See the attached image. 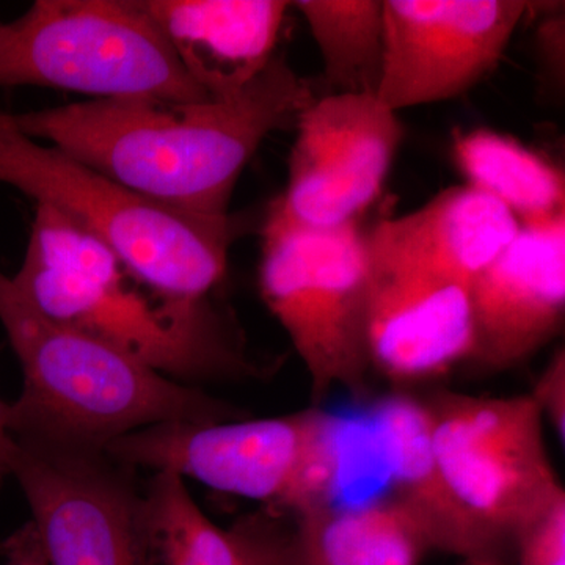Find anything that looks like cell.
I'll use <instances>...</instances> for the list:
<instances>
[{
	"mask_svg": "<svg viewBox=\"0 0 565 565\" xmlns=\"http://www.w3.org/2000/svg\"><path fill=\"white\" fill-rule=\"evenodd\" d=\"M367 426L388 475L390 493L422 522L434 550L462 561L503 565L446 481L434 451L427 404L393 394L373 405Z\"/></svg>",
	"mask_w": 565,
	"mask_h": 565,
	"instance_id": "obj_15",
	"label": "cell"
},
{
	"mask_svg": "<svg viewBox=\"0 0 565 565\" xmlns=\"http://www.w3.org/2000/svg\"><path fill=\"white\" fill-rule=\"evenodd\" d=\"M426 404L446 481L508 564L523 526L564 490L546 449L544 416L531 394H444Z\"/></svg>",
	"mask_w": 565,
	"mask_h": 565,
	"instance_id": "obj_8",
	"label": "cell"
},
{
	"mask_svg": "<svg viewBox=\"0 0 565 565\" xmlns=\"http://www.w3.org/2000/svg\"><path fill=\"white\" fill-rule=\"evenodd\" d=\"M531 397L542 416L548 419L553 429L565 438V352L564 348L553 353L552 360L546 364L544 373L537 379Z\"/></svg>",
	"mask_w": 565,
	"mask_h": 565,
	"instance_id": "obj_23",
	"label": "cell"
},
{
	"mask_svg": "<svg viewBox=\"0 0 565 565\" xmlns=\"http://www.w3.org/2000/svg\"><path fill=\"white\" fill-rule=\"evenodd\" d=\"M316 98L313 84L277 52L258 77L228 98L92 99L9 117L25 136L152 202L218 221L232 215L234 189L263 141L296 129Z\"/></svg>",
	"mask_w": 565,
	"mask_h": 565,
	"instance_id": "obj_1",
	"label": "cell"
},
{
	"mask_svg": "<svg viewBox=\"0 0 565 565\" xmlns=\"http://www.w3.org/2000/svg\"><path fill=\"white\" fill-rule=\"evenodd\" d=\"M9 468L47 565H159L136 468L104 449L17 435Z\"/></svg>",
	"mask_w": 565,
	"mask_h": 565,
	"instance_id": "obj_9",
	"label": "cell"
},
{
	"mask_svg": "<svg viewBox=\"0 0 565 565\" xmlns=\"http://www.w3.org/2000/svg\"><path fill=\"white\" fill-rule=\"evenodd\" d=\"M0 323L24 377L20 399L9 404L10 433L17 437L104 449L156 424L248 416L47 318L2 270Z\"/></svg>",
	"mask_w": 565,
	"mask_h": 565,
	"instance_id": "obj_3",
	"label": "cell"
},
{
	"mask_svg": "<svg viewBox=\"0 0 565 565\" xmlns=\"http://www.w3.org/2000/svg\"><path fill=\"white\" fill-rule=\"evenodd\" d=\"M359 429L343 415L307 408L277 418L156 424L104 451L136 470L172 471L299 515L334 501Z\"/></svg>",
	"mask_w": 565,
	"mask_h": 565,
	"instance_id": "obj_5",
	"label": "cell"
},
{
	"mask_svg": "<svg viewBox=\"0 0 565 565\" xmlns=\"http://www.w3.org/2000/svg\"><path fill=\"white\" fill-rule=\"evenodd\" d=\"M471 351L467 362L503 371L525 362L563 332L565 215L520 226L470 285Z\"/></svg>",
	"mask_w": 565,
	"mask_h": 565,
	"instance_id": "obj_13",
	"label": "cell"
},
{
	"mask_svg": "<svg viewBox=\"0 0 565 565\" xmlns=\"http://www.w3.org/2000/svg\"><path fill=\"white\" fill-rule=\"evenodd\" d=\"M13 435L9 426V403L0 399V484L3 479L10 476L9 457Z\"/></svg>",
	"mask_w": 565,
	"mask_h": 565,
	"instance_id": "obj_25",
	"label": "cell"
},
{
	"mask_svg": "<svg viewBox=\"0 0 565 565\" xmlns=\"http://www.w3.org/2000/svg\"><path fill=\"white\" fill-rule=\"evenodd\" d=\"M2 555L6 565H47L39 534L32 522L24 523L13 534L3 539Z\"/></svg>",
	"mask_w": 565,
	"mask_h": 565,
	"instance_id": "obj_24",
	"label": "cell"
},
{
	"mask_svg": "<svg viewBox=\"0 0 565 565\" xmlns=\"http://www.w3.org/2000/svg\"><path fill=\"white\" fill-rule=\"evenodd\" d=\"M296 132L288 188L266 218L311 232L359 222L403 143L396 111L377 96L326 93L302 111Z\"/></svg>",
	"mask_w": 565,
	"mask_h": 565,
	"instance_id": "obj_10",
	"label": "cell"
},
{
	"mask_svg": "<svg viewBox=\"0 0 565 565\" xmlns=\"http://www.w3.org/2000/svg\"><path fill=\"white\" fill-rule=\"evenodd\" d=\"M519 230L508 207L465 184L445 189L403 217L384 218L364 237L374 255L471 285Z\"/></svg>",
	"mask_w": 565,
	"mask_h": 565,
	"instance_id": "obj_16",
	"label": "cell"
},
{
	"mask_svg": "<svg viewBox=\"0 0 565 565\" xmlns=\"http://www.w3.org/2000/svg\"><path fill=\"white\" fill-rule=\"evenodd\" d=\"M259 292L310 375L315 401L362 393L366 348V237L359 222L311 232L264 218Z\"/></svg>",
	"mask_w": 565,
	"mask_h": 565,
	"instance_id": "obj_7",
	"label": "cell"
},
{
	"mask_svg": "<svg viewBox=\"0 0 565 565\" xmlns=\"http://www.w3.org/2000/svg\"><path fill=\"white\" fill-rule=\"evenodd\" d=\"M364 326L371 370L393 382L444 375L470 355V285L367 250Z\"/></svg>",
	"mask_w": 565,
	"mask_h": 565,
	"instance_id": "obj_12",
	"label": "cell"
},
{
	"mask_svg": "<svg viewBox=\"0 0 565 565\" xmlns=\"http://www.w3.org/2000/svg\"><path fill=\"white\" fill-rule=\"evenodd\" d=\"M530 13L539 18L534 39L539 87L557 99L564 96L565 85L564 2H530Z\"/></svg>",
	"mask_w": 565,
	"mask_h": 565,
	"instance_id": "obj_21",
	"label": "cell"
},
{
	"mask_svg": "<svg viewBox=\"0 0 565 565\" xmlns=\"http://www.w3.org/2000/svg\"><path fill=\"white\" fill-rule=\"evenodd\" d=\"M14 286L36 308L180 384L256 377L243 334L211 299L159 296L90 233L36 204Z\"/></svg>",
	"mask_w": 565,
	"mask_h": 565,
	"instance_id": "obj_2",
	"label": "cell"
},
{
	"mask_svg": "<svg viewBox=\"0 0 565 565\" xmlns=\"http://www.w3.org/2000/svg\"><path fill=\"white\" fill-rule=\"evenodd\" d=\"M329 93L377 96L384 68V0H299Z\"/></svg>",
	"mask_w": 565,
	"mask_h": 565,
	"instance_id": "obj_20",
	"label": "cell"
},
{
	"mask_svg": "<svg viewBox=\"0 0 565 565\" xmlns=\"http://www.w3.org/2000/svg\"><path fill=\"white\" fill-rule=\"evenodd\" d=\"M462 565H490V564L478 563V561H463Z\"/></svg>",
	"mask_w": 565,
	"mask_h": 565,
	"instance_id": "obj_26",
	"label": "cell"
},
{
	"mask_svg": "<svg viewBox=\"0 0 565 565\" xmlns=\"http://www.w3.org/2000/svg\"><path fill=\"white\" fill-rule=\"evenodd\" d=\"M525 0H384V68L377 98L399 111L473 90L500 62Z\"/></svg>",
	"mask_w": 565,
	"mask_h": 565,
	"instance_id": "obj_11",
	"label": "cell"
},
{
	"mask_svg": "<svg viewBox=\"0 0 565 565\" xmlns=\"http://www.w3.org/2000/svg\"><path fill=\"white\" fill-rule=\"evenodd\" d=\"M452 154L468 185L508 207L520 226L564 217L563 170L509 134L489 128L456 132Z\"/></svg>",
	"mask_w": 565,
	"mask_h": 565,
	"instance_id": "obj_19",
	"label": "cell"
},
{
	"mask_svg": "<svg viewBox=\"0 0 565 565\" xmlns=\"http://www.w3.org/2000/svg\"><path fill=\"white\" fill-rule=\"evenodd\" d=\"M0 555H2V544H0Z\"/></svg>",
	"mask_w": 565,
	"mask_h": 565,
	"instance_id": "obj_27",
	"label": "cell"
},
{
	"mask_svg": "<svg viewBox=\"0 0 565 565\" xmlns=\"http://www.w3.org/2000/svg\"><path fill=\"white\" fill-rule=\"evenodd\" d=\"M515 561L519 565H565V490L516 535Z\"/></svg>",
	"mask_w": 565,
	"mask_h": 565,
	"instance_id": "obj_22",
	"label": "cell"
},
{
	"mask_svg": "<svg viewBox=\"0 0 565 565\" xmlns=\"http://www.w3.org/2000/svg\"><path fill=\"white\" fill-rule=\"evenodd\" d=\"M282 565H419L434 550L422 522L392 493L296 515Z\"/></svg>",
	"mask_w": 565,
	"mask_h": 565,
	"instance_id": "obj_17",
	"label": "cell"
},
{
	"mask_svg": "<svg viewBox=\"0 0 565 565\" xmlns=\"http://www.w3.org/2000/svg\"><path fill=\"white\" fill-rule=\"evenodd\" d=\"M143 490L159 565H282L288 533L273 519L222 530L172 471H156Z\"/></svg>",
	"mask_w": 565,
	"mask_h": 565,
	"instance_id": "obj_18",
	"label": "cell"
},
{
	"mask_svg": "<svg viewBox=\"0 0 565 565\" xmlns=\"http://www.w3.org/2000/svg\"><path fill=\"white\" fill-rule=\"evenodd\" d=\"M182 68L211 99L243 90L277 54L285 0H141Z\"/></svg>",
	"mask_w": 565,
	"mask_h": 565,
	"instance_id": "obj_14",
	"label": "cell"
},
{
	"mask_svg": "<svg viewBox=\"0 0 565 565\" xmlns=\"http://www.w3.org/2000/svg\"><path fill=\"white\" fill-rule=\"evenodd\" d=\"M0 182L90 233L148 289L180 302L223 281L239 222L170 210L87 163L25 136L0 110Z\"/></svg>",
	"mask_w": 565,
	"mask_h": 565,
	"instance_id": "obj_4",
	"label": "cell"
},
{
	"mask_svg": "<svg viewBox=\"0 0 565 565\" xmlns=\"http://www.w3.org/2000/svg\"><path fill=\"white\" fill-rule=\"evenodd\" d=\"M21 85L95 99L211 102L141 0H36L0 20V87Z\"/></svg>",
	"mask_w": 565,
	"mask_h": 565,
	"instance_id": "obj_6",
	"label": "cell"
}]
</instances>
